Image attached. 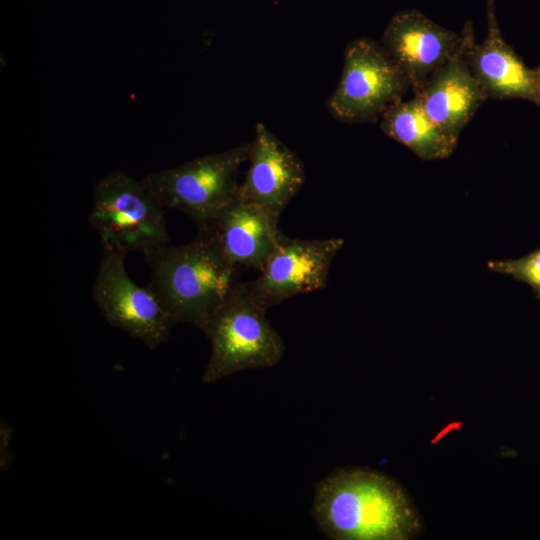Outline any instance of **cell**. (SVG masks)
I'll return each instance as SVG.
<instances>
[{"label": "cell", "instance_id": "obj_1", "mask_svg": "<svg viewBox=\"0 0 540 540\" xmlns=\"http://www.w3.org/2000/svg\"><path fill=\"white\" fill-rule=\"evenodd\" d=\"M312 515L334 540H408L420 524L401 487L364 467L337 468L315 488Z\"/></svg>", "mask_w": 540, "mask_h": 540}, {"label": "cell", "instance_id": "obj_2", "mask_svg": "<svg viewBox=\"0 0 540 540\" xmlns=\"http://www.w3.org/2000/svg\"><path fill=\"white\" fill-rule=\"evenodd\" d=\"M150 287L177 322L199 329L223 303L240 269L199 235L186 244H166L144 255Z\"/></svg>", "mask_w": 540, "mask_h": 540}, {"label": "cell", "instance_id": "obj_3", "mask_svg": "<svg viewBox=\"0 0 540 540\" xmlns=\"http://www.w3.org/2000/svg\"><path fill=\"white\" fill-rule=\"evenodd\" d=\"M266 312L245 282L235 285L201 328L211 343L204 383L249 369L270 368L281 361L285 345Z\"/></svg>", "mask_w": 540, "mask_h": 540}, {"label": "cell", "instance_id": "obj_4", "mask_svg": "<svg viewBox=\"0 0 540 540\" xmlns=\"http://www.w3.org/2000/svg\"><path fill=\"white\" fill-rule=\"evenodd\" d=\"M163 208L142 180L113 171L94 187L89 222L102 246L145 255L170 243Z\"/></svg>", "mask_w": 540, "mask_h": 540}, {"label": "cell", "instance_id": "obj_5", "mask_svg": "<svg viewBox=\"0 0 540 540\" xmlns=\"http://www.w3.org/2000/svg\"><path fill=\"white\" fill-rule=\"evenodd\" d=\"M249 151L250 142L150 173L141 180L164 208L183 212L200 228L237 197L238 176Z\"/></svg>", "mask_w": 540, "mask_h": 540}, {"label": "cell", "instance_id": "obj_6", "mask_svg": "<svg viewBox=\"0 0 540 540\" xmlns=\"http://www.w3.org/2000/svg\"><path fill=\"white\" fill-rule=\"evenodd\" d=\"M409 89L407 78L382 45L359 38L345 49L341 77L326 106L341 122H376Z\"/></svg>", "mask_w": 540, "mask_h": 540}, {"label": "cell", "instance_id": "obj_7", "mask_svg": "<svg viewBox=\"0 0 540 540\" xmlns=\"http://www.w3.org/2000/svg\"><path fill=\"white\" fill-rule=\"evenodd\" d=\"M126 254L102 246L93 299L110 325L153 350L169 338L176 322L150 286L141 287L130 278Z\"/></svg>", "mask_w": 540, "mask_h": 540}, {"label": "cell", "instance_id": "obj_8", "mask_svg": "<svg viewBox=\"0 0 540 540\" xmlns=\"http://www.w3.org/2000/svg\"><path fill=\"white\" fill-rule=\"evenodd\" d=\"M341 238L295 239L285 236L266 260L259 275L245 282L265 310L294 296L322 290L331 263L342 248Z\"/></svg>", "mask_w": 540, "mask_h": 540}, {"label": "cell", "instance_id": "obj_9", "mask_svg": "<svg viewBox=\"0 0 540 540\" xmlns=\"http://www.w3.org/2000/svg\"><path fill=\"white\" fill-rule=\"evenodd\" d=\"M275 212L238 196L223 207L198 234L229 263L260 271L285 235Z\"/></svg>", "mask_w": 540, "mask_h": 540}, {"label": "cell", "instance_id": "obj_10", "mask_svg": "<svg viewBox=\"0 0 540 540\" xmlns=\"http://www.w3.org/2000/svg\"><path fill=\"white\" fill-rule=\"evenodd\" d=\"M461 42V32L433 22L418 10H405L391 18L380 44L417 95L430 75L458 50Z\"/></svg>", "mask_w": 540, "mask_h": 540}, {"label": "cell", "instance_id": "obj_11", "mask_svg": "<svg viewBox=\"0 0 540 540\" xmlns=\"http://www.w3.org/2000/svg\"><path fill=\"white\" fill-rule=\"evenodd\" d=\"M248 162L237 196L280 215L304 184L301 159L263 123H257Z\"/></svg>", "mask_w": 540, "mask_h": 540}, {"label": "cell", "instance_id": "obj_12", "mask_svg": "<svg viewBox=\"0 0 540 540\" xmlns=\"http://www.w3.org/2000/svg\"><path fill=\"white\" fill-rule=\"evenodd\" d=\"M495 0H486L487 33L477 44L471 26L465 56L487 99L521 98L539 106L533 69L503 38L495 14Z\"/></svg>", "mask_w": 540, "mask_h": 540}, {"label": "cell", "instance_id": "obj_13", "mask_svg": "<svg viewBox=\"0 0 540 540\" xmlns=\"http://www.w3.org/2000/svg\"><path fill=\"white\" fill-rule=\"evenodd\" d=\"M471 21L461 34L458 50L435 70L417 97L427 115L447 134L458 139L481 104L487 100L465 56Z\"/></svg>", "mask_w": 540, "mask_h": 540}, {"label": "cell", "instance_id": "obj_14", "mask_svg": "<svg viewBox=\"0 0 540 540\" xmlns=\"http://www.w3.org/2000/svg\"><path fill=\"white\" fill-rule=\"evenodd\" d=\"M380 119V128L384 134L423 160L447 158L457 146L458 139L438 126L415 96L395 103Z\"/></svg>", "mask_w": 540, "mask_h": 540}, {"label": "cell", "instance_id": "obj_15", "mask_svg": "<svg viewBox=\"0 0 540 540\" xmlns=\"http://www.w3.org/2000/svg\"><path fill=\"white\" fill-rule=\"evenodd\" d=\"M487 266L491 271L527 283L540 301V247L518 259L489 261Z\"/></svg>", "mask_w": 540, "mask_h": 540}, {"label": "cell", "instance_id": "obj_16", "mask_svg": "<svg viewBox=\"0 0 540 540\" xmlns=\"http://www.w3.org/2000/svg\"><path fill=\"white\" fill-rule=\"evenodd\" d=\"M533 75H534V85L537 92V96L539 99V107H540V65L533 69Z\"/></svg>", "mask_w": 540, "mask_h": 540}]
</instances>
